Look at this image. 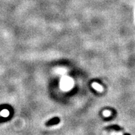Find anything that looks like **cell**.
Returning <instances> with one entry per match:
<instances>
[{
    "label": "cell",
    "mask_w": 135,
    "mask_h": 135,
    "mask_svg": "<svg viewBox=\"0 0 135 135\" xmlns=\"http://www.w3.org/2000/svg\"><path fill=\"white\" fill-rule=\"evenodd\" d=\"M104 116H109L110 114V112L108 111H106L104 112Z\"/></svg>",
    "instance_id": "obj_4"
},
{
    "label": "cell",
    "mask_w": 135,
    "mask_h": 135,
    "mask_svg": "<svg viewBox=\"0 0 135 135\" xmlns=\"http://www.w3.org/2000/svg\"><path fill=\"white\" fill-rule=\"evenodd\" d=\"M59 121V120L58 118H54V119L50 120V121H48V122L46 123V125L47 126H50V125H54V124H57L58 122Z\"/></svg>",
    "instance_id": "obj_1"
},
{
    "label": "cell",
    "mask_w": 135,
    "mask_h": 135,
    "mask_svg": "<svg viewBox=\"0 0 135 135\" xmlns=\"http://www.w3.org/2000/svg\"><path fill=\"white\" fill-rule=\"evenodd\" d=\"M0 114L3 117H8L9 115V111L7 110H3Z\"/></svg>",
    "instance_id": "obj_3"
},
{
    "label": "cell",
    "mask_w": 135,
    "mask_h": 135,
    "mask_svg": "<svg viewBox=\"0 0 135 135\" xmlns=\"http://www.w3.org/2000/svg\"><path fill=\"white\" fill-rule=\"evenodd\" d=\"M92 86H93V87L95 88V89L98 90V91H102V90H103V88H102V87L101 86L99 85V84H98V83H93Z\"/></svg>",
    "instance_id": "obj_2"
}]
</instances>
